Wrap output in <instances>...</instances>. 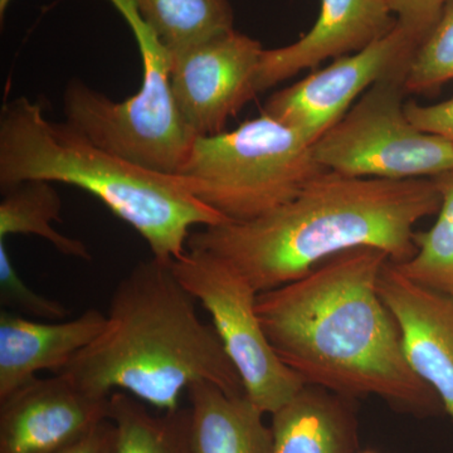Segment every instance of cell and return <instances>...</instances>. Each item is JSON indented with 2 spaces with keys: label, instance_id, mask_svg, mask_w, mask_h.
<instances>
[{
  "label": "cell",
  "instance_id": "1",
  "mask_svg": "<svg viewBox=\"0 0 453 453\" xmlns=\"http://www.w3.org/2000/svg\"><path fill=\"white\" fill-rule=\"evenodd\" d=\"M389 261L378 250L342 253L296 281L259 292L256 309L277 357L306 386L429 412L440 399L408 365L380 294Z\"/></svg>",
  "mask_w": 453,
  "mask_h": 453
},
{
  "label": "cell",
  "instance_id": "2",
  "mask_svg": "<svg viewBox=\"0 0 453 453\" xmlns=\"http://www.w3.org/2000/svg\"><path fill=\"white\" fill-rule=\"evenodd\" d=\"M440 205L434 178L393 180L323 170L265 216L193 231L187 249L225 259L259 294L353 250H378L402 264L416 253L414 226Z\"/></svg>",
  "mask_w": 453,
  "mask_h": 453
},
{
  "label": "cell",
  "instance_id": "3",
  "mask_svg": "<svg viewBox=\"0 0 453 453\" xmlns=\"http://www.w3.org/2000/svg\"><path fill=\"white\" fill-rule=\"evenodd\" d=\"M196 303L172 262H139L116 285L105 329L57 374L89 395L124 392L160 411L180 408L181 395L201 381L244 395L216 329L199 318Z\"/></svg>",
  "mask_w": 453,
  "mask_h": 453
},
{
  "label": "cell",
  "instance_id": "4",
  "mask_svg": "<svg viewBox=\"0 0 453 453\" xmlns=\"http://www.w3.org/2000/svg\"><path fill=\"white\" fill-rule=\"evenodd\" d=\"M28 180L68 184L96 196L163 262L187 251L196 226L229 222L196 199L179 175L131 163L67 122L50 121L40 104L18 97L0 113V189Z\"/></svg>",
  "mask_w": 453,
  "mask_h": 453
},
{
  "label": "cell",
  "instance_id": "5",
  "mask_svg": "<svg viewBox=\"0 0 453 453\" xmlns=\"http://www.w3.org/2000/svg\"><path fill=\"white\" fill-rule=\"evenodd\" d=\"M323 170L308 140L262 112L234 130L196 138L179 177L229 222H246L292 201Z\"/></svg>",
  "mask_w": 453,
  "mask_h": 453
},
{
  "label": "cell",
  "instance_id": "6",
  "mask_svg": "<svg viewBox=\"0 0 453 453\" xmlns=\"http://www.w3.org/2000/svg\"><path fill=\"white\" fill-rule=\"evenodd\" d=\"M129 23L142 61L138 94L113 101L80 80L64 92L65 122L95 144L142 168L179 175L196 139L179 112L172 83V53L131 0H111Z\"/></svg>",
  "mask_w": 453,
  "mask_h": 453
},
{
  "label": "cell",
  "instance_id": "7",
  "mask_svg": "<svg viewBox=\"0 0 453 453\" xmlns=\"http://www.w3.org/2000/svg\"><path fill=\"white\" fill-rule=\"evenodd\" d=\"M405 76L372 85L344 118L312 145L321 168L356 178H437L453 172V146L405 113Z\"/></svg>",
  "mask_w": 453,
  "mask_h": 453
},
{
  "label": "cell",
  "instance_id": "8",
  "mask_svg": "<svg viewBox=\"0 0 453 453\" xmlns=\"http://www.w3.org/2000/svg\"><path fill=\"white\" fill-rule=\"evenodd\" d=\"M172 266L181 285L211 316L244 395L273 416L306 384L271 347L256 309L258 292L225 259L201 250L187 249Z\"/></svg>",
  "mask_w": 453,
  "mask_h": 453
},
{
  "label": "cell",
  "instance_id": "9",
  "mask_svg": "<svg viewBox=\"0 0 453 453\" xmlns=\"http://www.w3.org/2000/svg\"><path fill=\"white\" fill-rule=\"evenodd\" d=\"M421 42L396 22L392 32L365 50L339 57L324 70L275 92L262 112L296 130L314 145L344 118L365 89L389 77L405 76Z\"/></svg>",
  "mask_w": 453,
  "mask_h": 453
},
{
  "label": "cell",
  "instance_id": "10",
  "mask_svg": "<svg viewBox=\"0 0 453 453\" xmlns=\"http://www.w3.org/2000/svg\"><path fill=\"white\" fill-rule=\"evenodd\" d=\"M264 50L257 40L232 29L170 50L173 96L196 138L226 131L229 119L258 95Z\"/></svg>",
  "mask_w": 453,
  "mask_h": 453
},
{
  "label": "cell",
  "instance_id": "11",
  "mask_svg": "<svg viewBox=\"0 0 453 453\" xmlns=\"http://www.w3.org/2000/svg\"><path fill=\"white\" fill-rule=\"evenodd\" d=\"M110 396L62 375L35 378L0 401V453H57L109 419Z\"/></svg>",
  "mask_w": 453,
  "mask_h": 453
},
{
  "label": "cell",
  "instance_id": "12",
  "mask_svg": "<svg viewBox=\"0 0 453 453\" xmlns=\"http://www.w3.org/2000/svg\"><path fill=\"white\" fill-rule=\"evenodd\" d=\"M378 286L398 326L408 365L453 419V295L407 279L390 261Z\"/></svg>",
  "mask_w": 453,
  "mask_h": 453
},
{
  "label": "cell",
  "instance_id": "13",
  "mask_svg": "<svg viewBox=\"0 0 453 453\" xmlns=\"http://www.w3.org/2000/svg\"><path fill=\"white\" fill-rule=\"evenodd\" d=\"M314 27L295 43L264 50L257 89L273 88L327 58L353 55L392 32L396 18L388 0H320Z\"/></svg>",
  "mask_w": 453,
  "mask_h": 453
},
{
  "label": "cell",
  "instance_id": "14",
  "mask_svg": "<svg viewBox=\"0 0 453 453\" xmlns=\"http://www.w3.org/2000/svg\"><path fill=\"white\" fill-rule=\"evenodd\" d=\"M106 326V315L88 309L73 320H33L0 311V401L13 395L38 372H59L88 347Z\"/></svg>",
  "mask_w": 453,
  "mask_h": 453
},
{
  "label": "cell",
  "instance_id": "15",
  "mask_svg": "<svg viewBox=\"0 0 453 453\" xmlns=\"http://www.w3.org/2000/svg\"><path fill=\"white\" fill-rule=\"evenodd\" d=\"M351 399L305 386L273 414L271 453H357Z\"/></svg>",
  "mask_w": 453,
  "mask_h": 453
},
{
  "label": "cell",
  "instance_id": "16",
  "mask_svg": "<svg viewBox=\"0 0 453 453\" xmlns=\"http://www.w3.org/2000/svg\"><path fill=\"white\" fill-rule=\"evenodd\" d=\"M193 453H271L273 429L246 395L201 381L188 389Z\"/></svg>",
  "mask_w": 453,
  "mask_h": 453
},
{
  "label": "cell",
  "instance_id": "17",
  "mask_svg": "<svg viewBox=\"0 0 453 453\" xmlns=\"http://www.w3.org/2000/svg\"><path fill=\"white\" fill-rule=\"evenodd\" d=\"M109 419L115 426L113 453H193L189 407L155 414L135 396L115 392Z\"/></svg>",
  "mask_w": 453,
  "mask_h": 453
},
{
  "label": "cell",
  "instance_id": "18",
  "mask_svg": "<svg viewBox=\"0 0 453 453\" xmlns=\"http://www.w3.org/2000/svg\"><path fill=\"white\" fill-rule=\"evenodd\" d=\"M0 201V240L12 234H31L49 241L50 244L70 257L91 259L86 244L59 234L53 226L62 222L61 196L52 183L28 180L2 189Z\"/></svg>",
  "mask_w": 453,
  "mask_h": 453
},
{
  "label": "cell",
  "instance_id": "19",
  "mask_svg": "<svg viewBox=\"0 0 453 453\" xmlns=\"http://www.w3.org/2000/svg\"><path fill=\"white\" fill-rule=\"evenodd\" d=\"M155 35L177 50L234 29L228 0H131Z\"/></svg>",
  "mask_w": 453,
  "mask_h": 453
},
{
  "label": "cell",
  "instance_id": "20",
  "mask_svg": "<svg viewBox=\"0 0 453 453\" xmlns=\"http://www.w3.org/2000/svg\"><path fill=\"white\" fill-rule=\"evenodd\" d=\"M441 192L437 219L425 232H414L416 253L396 270L412 281L453 295V172L434 178Z\"/></svg>",
  "mask_w": 453,
  "mask_h": 453
},
{
  "label": "cell",
  "instance_id": "21",
  "mask_svg": "<svg viewBox=\"0 0 453 453\" xmlns=\"http://www.w3.org/2000/svg\"><path fill=\"white\" fill-rule=\"evenodd\" d=\"M453 80V0L414 50L405 74V92L431 91Z\"/></svg>",
  "mask_w": 453,
  "mask_h": 453
},
{
  "label": "cell",
  "instance_id": "22",
  "mask_svg": "<svg viewBox=\"0 0 453 453\" xmlns=\"http://www.w3.org/2000/svg\"><path fill=\"white\" fill-rule=\"evenodd\" d=\"M0 303L11 311L46 321L65 320L70 310L58 301L32 290L18 273L5 240H0Z\"/></svg>",
  "mask_w": 453,
  "mask_h": 453
},
{
  "label": "cell",
  "instance_id": "23",
  "mask_svg": "<svg viewBox=\"0 0 453 453\" xmlns=\"http://www.w3.org/2000/svg\"><path fill=\"white\" fill-rule=\"evenodd\" d=\"M451 0H388L399 25L423 41Z\"/></svg>",
  "mask_w": 453,
  "mask_h": 453
},
{
  "label": "cell",
  "instance_id": "24",
  "mask_svg": "<svg viewBox=\"0 0 453 453\" xmlns=\"http://www.w3.org/2000/svg\"><path fill=\"white\" fill-rule=\"evenodd\" d=\"M404 109L408 119L418 129L442 136L453 146V97L428 106L411 101L405 104Z\"/></svg>",
  "mask_w": 453,
  "mask_h": 453
},
{
  "label": "cell",
  "instance_id": "25",
  "mask_svg": "<svg viewBox=\"0 0 453 453\" xmlns=\"http://www.w3.org/2000/svg\"><path fill=\"white\" fill-rule=\"evenodd\" d=\"M115 434V426L105 419L73 445L57 453H113Z\"/></svg>",
  "mask_w": 453,
  "mask_h": 453
},
{
  "label": "cell",
  "instance_id": "26",
  "mask_svg": "<svg viewBox=\"0 0 453 453\" xmlns=\"http://www.w3.org/2000/svg\"><path fill=\"white\" fill-rule=\"evenodd\" d=\"M12 0H0V20H4L5 13H7L9 4H11Z\"/></svg>",
  "mask_w": 453,
  "mask_h": 453
},
{
  "label": "cell",
  "instance_id": "27",
  "mask_svg": "<svg viewBox=\"0 0 453 453\" xmlns=\"http://www.w3.org/2000/svg\"><path fill=\"white\" fill-rule=\"evenodd\" d=\"M357 453H375V452H372V451H365V452H357Z\"/></svg>",
  "mask_w": 453,
  "mask_h": 453
}]
</instances>
